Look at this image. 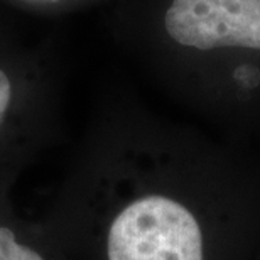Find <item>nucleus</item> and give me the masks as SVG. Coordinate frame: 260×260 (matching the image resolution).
I'll use <instances>...</instances> for the list:
<instances>
[{
    "instance_id": "obj_3",
    "label": "nucleus",
    "mask_w": 260,
    "mask_h": 260,
    "mask_svg": "<svg viewBox=\"0 0 260 260\" xmlns=\"http://www.w3.org/2000/svg\"><path fill=\"white\" fill-rule=\"evenodd\" d=\"M0 260H44V257L20 243L10 228L0 226Z\"/></svg>"
},
{
    "instance_id": "obj_1",
    "label": "nucleus",
    "mask_w": 260,
    "mask_h": 260,
    "mask_svg": "<svg viewBox=\"0 0 260 260\" xmlns=\"http://www.w3.org/2000/svg\"><path fill=\"white\" fill-rule=\"evenodd\" d=\"M107 260H206L203 226L174 198L139 196L113 216Z\"/></svg>"
},
{
    "instance_id": "obj_4",
    "label": "nucleus",
    "mask_w": 260,
    "mask_h": 260,
    "mask_svg": "<svg viewBox=\"0 0 260 260\" xmlns=\"http://www.w3.org/2000/svg\"><path fill=\"white\" fill-rule=\"evenodd\" d=\"M10 100H12V83H10L9 76L0 68V123H2L5 113L9 110Z\"/></svg>"
},
{
    "instance_id": "obj_2",
    "label": "nucleus",
    "mask_w": 260,
    "mask_h": 260,
    "mask_svg": "<svg viewBox=\"0 0 260 260\" xmlns=\"http://www.w3.org/2000/svg\"><path fill=\"white\" fill-rule=\"evenodd\" d=\"M164 27L186 48L260 51V0H173Z\"/></svg>"
}]
</instances>
